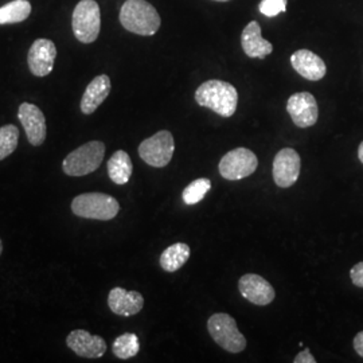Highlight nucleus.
<instances>
[{"instance_id": "obj_7", "label": "nucleus", "mask_w": 363, "mask_h": 363, "mask_svg": "<svg viewBox=\"0 0 363 363\" xmlns=\"http://www.w3.org/2000/svg\"><path fill=\"white\" fill-rule=\"evenodd\" d=\"M175 151L174 136L169 130H159L154 136L143 140L139 145V155L152 167H166Z\"/></svg>"}, {"instance_id": "obj_1", "label": "nucleus", "mask_w": 363, "mask_h": 363, "mask_svg": "<svg viewBox=\"0 0 363 363\" xmlns=\"http://www.w3.org/2000/svg\"><path fill=\"white\" fill-rule=\"evenodd\" d=\"M195 101L222 117L233 116L238 104V91L232 84L208 79L195 91Z\"/></svg>"}, {"instance_id": "obj_16", "label": "nucleus", "mask_w": 363, "mask_h": 363, "mask_svg": "<svg viewBox=\"0 0 363 363\" xmlns=\"http://www.w3.org/2000/svg\"><path fill=\"white\" fill-rule=\"evenodd\" d=\"M291 64L301 77L310 81H319L327 73L325 61L307 49L294 52L291 55Z\"/></svg>"}, {"instance_id": "obj_24", "label": "nucleus", "mask_w": 363, "mask_h": 363, "mask_svg": "<svg viewBox=\"0 0 363 363\" xmlns=\"http://www.w3.org/2000/svg\"><path fill=\"white\" fill-rule=\"evenodd\" d=\"M19 130L13 124H7L0 128V160L9 157L18 147Z\"/></svg>"}, {"instance_id": "obj_4", "label": "nucleus", "mask_w": 363, "mask_h": 363, "mask_svg": "<svg viewBox=\"0 0 363 363\" xmlns=\"http://www.w3.org/2000/svg\"><path fill=\"white\" fill-rule=\"evenodd\" d=\"M105 144L93 140L66 156L62 169L69 177H85L99 169L104 160Z\"/></svg>"}, {"instance_id": "obj_26", "label": "nucleus", "mask_w": 363, "mask_h": 363, "mask_svg": "<svg viewBox=\"0 0 363 363\" xmlns=\"http://www.w3.org/2000/svg\"><path fill=\"white\" fill-rule=\"evenodd\" d=\"M351 281L354 286L363 288V261L354 265L350 271Z\"/></svg>"}, {"instance_id": "obj_20", "label": "nucleus", "mask_w": 363, "mask_h": 363, "mask_svg": "<svg viewBox=\"0 0 363 363\" xmlns=\"http://www.w3.org/2000/svg\"><path fill=\"white\" fill-rule=\"evenodd\" d=\"M190 257V247L183 242H177L167 247L160 256V267L166 272H177Z\"/></svg>"}, {"instance_id": "obj_21", "label": "nucleus", "mask_w": 363, "mask_h": 363, "mask_svg": "<svg viewBox=\"0 0 363 363\" xmlns=\"http://www.w3.org/2000/svg\"><path fill=\"white\" fill-rule=\"evenodd\" d=\"M31 13L28 0H13L0 7V25H13L26 21Z\"/></svg>"}, {"instance_id": "obj_23", "label": "nucleus", "mask_w": 363, "mask_h": 363, "mask_svg": "<svg viewBox=\"0 0 363 363\" xmlns=\"http://www.w3.org/2000/svg\"><path fill=\"white\" fill-rule=\"evenodd\" d=\"M211 189V182L206 178H199L196 181L191 182L184 190H183V201L186 205L193 206L199 203Z\"/></svg>"}, {"instance_id": "obj_19", "label": "nucleus", "mask_w": 363, "mask_h": 363, "mask_svg": "<svg viewBox=\"0 0 363 363\" xmlns=\"http://www.w3.org/2000/svg\"><path fill=\"white\" fill-rule=\"evenodd\" d=\"M133 171L132 160L125 151H116L108 160V174L113 183L118 186L127 184Z\"/></svg>"}, {"instance_id": "obj_22", "label": "nucleus", "mask_w": 363, "mask_h": 363, "mask_svg": "<svg viewBox=\"0 0 363 363\" xmlns=\"http://www.w3.org/2000/svg\"><path fill=\"white\" fill-rule=\"evenodd\" d=\"M140 350V342L136 334L125 333L120 337H117L112 345V351L120 359H130Z\"/></svg>"}, {"instance_id": "obj_13", "label": "nucleus", "mask_w": 363, "mask_h": 363, "mask_svg": "<svg viewBox=\"0 0 363 363\" xmlns=\"http://www.w3.org/2000/svg\"><path fill=\"white\" fill-rule=\"evenodd\" d=\"M70 350L82 358H101L106 352V342L99 335H91L85 330H74L66 337Z\"/></svg>"}, {"instance_id": "obj_5", "label": "nucleus", "mask_w": 363, "mask_h": 363, "mask_svg": "<svg viewBox=\"0 0 363 363\" xmlns=\"http://www.w3.org/2000/svg\"><path fill=\"white\" fill-rule=\"evenodd\" d=\"M74 37L81 43H93L101 30V11L96 0H81L72 16Z\"/></svg>"}, {"instance_id": "obj_18", "label": "nucleus", "mask_w": 363, "mask_h": 363, "mask_svg": "<svg viewBox=\"0 0 363 363\" xmlns=\"http://www.w3.org/2000/svg\"><path fill=\"white\" fill-rule=\"evenodd\" d=\"M111 88H112L111 79L106 74L93 78L81 99V112L84 115L94 113L97 108L103 104L106 97L109 96Z\"/></svg>"}, {"instance_id": "obj_12", "label": "nucleus", "mask_w": 363, "mask_h": 363, "mask_svg": "<svg viewBox=\"0 0 363 363\" xmlns=\"http://www.w3.org/2000/svg\"><path fill=\"white\" fill-rule=\"evenodd\" d=\"M18 118L25 128L28 143L38 147L46 140V118L37 105L23 103L19 106Z\"/></svg>"}, {"instance_id": "obj_25", "label": "nucleus", "mask_w": 363, "mask_h": 363, "mask_svg": "<svg viewBox=\"0 0 363 363\" xmlns=\"http://www.w3.org/2000/svg\"><path fill=\"white\" fill-rule=\"evenodd\" d=\"M288 0H262L259 3V13L268 18L277 16L279 13H286Z\"/></svg>"}, {"instance_id": "obj_15", "label": "nucleus", "mask_w": 363, "mask_h": 363, "mask_svg": "<svg viewBox=\"0 0 363 363\" xmlns=\"http://www.w3.org/2000/svg\"><path fill=\"white\" fill-rule=\"evenodd\" d=\"M108 306L111 311L120 316H133L143 310L144 298L136 291H127L116 286L109 292Z\"/></svg>"}, {"instance_id": "obj_17", "label": "nucleus", "mask_w": 363, "mask_h": 363, "mask_svg": "<svg viewBox=\"0 0 363 363\" xmlns=\"http://www.w3.org/2000/svg\"><path fill=\"white\" fill-rule=\"evenodd\" d=\"M241 46L249 58L264 60L273 52L272 43L262 38L261 27L256 21L249 22V25L244 28L241 34Z\"/></svg>"}, {"instance_id": "obj_11", "label": "nucleus", "mask_w": 363, "mask_h": 363, "mask_svg": "<svg viewBox=\"0 0 363 363\" xmlns=\"http://www.w3.org/2000/svg\"><path fill=\"white\" fill-rule=\"evenodd\" d=\"M301 160L292 148H283L273 160V179L279 187H291L298 179Z\"/></svg>"}, {"instance_id": "obj_30", "label": "nucleus", "mask_w": 363, "mask_h": 363, "mask_svg": "<svg viewBox=\"0 0 363 363\" xmlns=\"http://www.w3.org/2000/svg\"><path fill=\"white\" fill-rule=\"evenodd\" d=\"M1 252H3V244H1V240H0V256H1Z\"/></svg>"}, {"instance_id": "obj_31", "label": "nucleus", "mask_w": 363, "mask_h": 363, "mask_svg": "<svg viewBox=\"0 0 363 363\" xmlns=\"http://www.w3.org/2000/svg\"><path fill=\"white\" fill-rule=\"evenodd\" d=\"M214 1H230V0H214Z\"/></svg>"}, {"instance_id": "obj_6", "label": "nucleus", "mask_w": 363, "mask_h": 363, "mask_svg": "<svg viewBox=\"0 0 363 363\" xmlns=\"http://www.w3.org/2000/svg\"><path fill=\"white\" fill-rule=\"evenodd\" d=\"M208 330L211 337L223 350L238 354L245 350L247 339L238 331V325L228 313H214L210 316Z\"/></svg>"}, {"instance_id": "obj_10", "label": "nucleus", "mask_w": 363, "mask_h": 363, "mask_svg": "<svg viewBox=\"0 0 363 363\" xmlns=\"http://www.w3.org/2000/svg\"><path fill=\"white\" fill-rule=\"evenodd\" d=\"M57 57V48L50 39L39 38L34 40L27 54V64L30 72L35 77H46L52 72Z\"/></svg>"}, {"instance_id": "obj_2", "label": "nucleus", "mask_w": 363, "mask_h": 363, "mask_svg": "<svg viewBox=\"0 0 363 363\" xmlns=\"http://www.w3.org/2000/svg\"><path fill=\"white\" fill-rule=\"evenodd\" d=\"M120 23L130 33L151 37L160 28L162 19L147 0H127L120 10Z\"/></svg>"}, {"instance_id": "obj_14", "label": "nucleus", "mask_w": 363, "mask_h": 363, "mask_svg": "<svg viewBox=\"0 0 363 363\" xmlns=\"http://www.w3.org/2000/svg\"><path fill=\"white\" fill-rule=\"evenodd\" d=\"M238 288L241 295L256 306L271 304L276 295L271 283L255 273L244 274L238 281Z\"/></svg>"}, {"instance_id": "obj_9", "label": "nucleus", "mask_w": 363, "mask_h": 363, "mask_svg": "<svg viewBox=\"0 0 363 363\" xmlns=\"http://www.w3.org/2000/svg\"><path fill=\"white\" fill-rule=\"evenodd\" d=\"M286 111L298 128H308L315 125L319 116L318 103L308 91H300L292 94L288 99Z\"/></svg>"}, {"instance_id": "obj_8", "label": "nucleus", "mask_w": 363, "mask_h": 363, "mask_svg": "<svg viewBox=\"0 0 363 363\" xmlns=\"http://www.w3.org/2000/svg\"><path fill=\"white\" fill-rule=\"evenodd\" d=\"M259 166L257 156L247 148H235L220 159V175L228 181H238L252 175Z\"/></svg>"}, {"instance_id": "obj_3", "label": "nucleus", "mask_w": 363, "mask_h": 363, "mask_svg": "<svg viewBox=\"0 0 363 363\" xmlns=\"http://www.w3.org/2000/svg\"><path fill=\"white\" fill-rule=\"evenodd\" d=\"M72 211L86 220H113L120 211V205L113 196L104 193L77 195L72 202Z\"/></svg>"}, {"instance_id": "obj_28", "label": "nucleus", "mask_w": 363, "mask_h": 363, "mask_svg": "<svg viewBox=\"0 0 363 363\" xmlns=\"http://www.w3.org/2000/svg\"><path fill=\"white\" fill-rule=\"evenodd\" d=\"M354 349L363 358V331L358 333L354 337Z\"/></svg>"}, {"instance_id": "obj_27", "label": "nucleus", "mask_w": 363, "mask_h": 363, "mask_svg": "<svg viewBox=\"0 0 363 363\" xmlns=\"http://www.w3.org/2000/svg\"><path fill=\"white\" fill-rule=\"evenodd\" d=\"M295 363H316V359L311 355L310 349H304L301 352H298L296 358L294 359Z\"/></svg>"}, {"instance_id": "obj_29", "label": "nucleus", "mask_w": 363, "mask_h": 363, "mask_svg": "<svg viewBox=\"0 0 363 363\" xmlns=\"http://www.w3.org/2000/svg\"><path fill=\"white\" fill-rule=\"evenodd\" d=\"M358 157H359V160H361V163L363 164V142L359 145V148H358Z\"/></svg>"}]
</instances>
